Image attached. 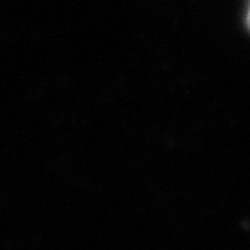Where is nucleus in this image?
<instances>
[{"instance_id": "1", "label": "nucleus", "mask_w": 250, "mask_h": 250, "mask_svg": "<svg viewBox=\"0 0 250 250\" xmlns=\"http://www.w3.org/2000/svg\"><path fill=\"white\" fill-rule=\"evenodd\" d=\"M247 24H249V29H250V9H249V14H247Z\"/></svg>"}]
</instances>
